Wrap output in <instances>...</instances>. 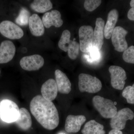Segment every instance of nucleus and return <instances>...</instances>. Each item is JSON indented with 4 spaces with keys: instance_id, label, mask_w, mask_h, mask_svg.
<instances>
[{
    "instance_id": "obj_1",
    "label": "nucleus",
    "mask_w": 134,
    "mask_h": 134,
    "mask_svg": "<svg viewBox=\"0 0 134 134\" xmlns=\"http://www.w3.org/2000/svg\"><path fill=\"white\" fill-rule=\"evenodd\" d=\"M30 109L35 119L46 129L53 130L58 126L59 117L58 110L52 101L42 96L34 97L30 103Z\"/></svg>"
},
{
    "instance_id": "obj_2",
    "label": "nucleus",
    "mask_w": 134,
    "mask_h": 134,
    "mask_svg": "<svg viewBox=\"0 0 134 134\" xmlns=\"http://www.w3.org/2000/svg\"><path fill=\"white\" fill-rule=\"evenodd\" d=\"M92 102L94 107L104 118L111 119L117 113V108L110 99L97 96L93 98Z\"/></svg>"
},
{
    "instance_id": "obj_3",
    "label": "nucleus",
    "mask_w": 134,
    "mask_h": 134,
    "mask_svg": "<svg viewBox=\"0 0 134 134\" xmlns=\"http://www.w3.org/2000/svg\"><path fill=\"white\" fill-rule=\"evenodd\" d=\"M78 79V86L81 92L96 93L102 88L101 81L96 77L82 73L79 74Z\"/></svg>"
},
{
    "instance_id": "obj_4",
    "label": "nucleus",
    "mask_w": 134,
    "mask_h": 134,
    "mask_svg": "<svg viewBox=\"0 0 134 134\" xmlns=\"http://www.w3.org/2000/svg\"><path fill=\"white\" fill-rule=\"evenodd\" d=\"M19 114V107L14 101L4 99L0 103V117L3 121L8 123L15 122Z\"/></svg>"
},
{
    "instance_id": "obj_5",
    "label": "nucleus",
    "mask_w": 134,
    "mask_h": 134,
    "mask_svg": "<svg viewBox=\"0 0 134 134\" xmlns=\"http://www.w3.org/2000/svg\"><path fill=\"white\" fill-rule=\"evenodd\" d=\"M0 33L11 40L20 39L24 35L23 30L20 26L9 20L3 21L0 23Z\"/></svg>"
},
{
    "instance_id": "obj_6",
    "label": "nucleus",
    "mask_w": 134,
    "mask_h": 134,
    "mask_svg": "<svg viewBox=\"0 0 134 134\" xmlns=\"http://www.w3.org/2000/svg\"><path fill=\"white\" fill-rule=\"evenodd\" d=\"M93 28L90 25H83L79 29L80 49L82 52H90L93 47Z\"/></svg>"
},
{
    "instance_id": "obj_7",
    "label": "nucleus",
    "mask_w": 134,
    "mask_h": 134,
    "mask_svg": "<svg viewBox=\"0 0 134 134\" xmlns=\"http://www.w3.org/2000/svg\"><path fill=\"white\" fill-rule=\"evenodd\" d=\"M134 118V113L131 109L125 108L120 110L111 118L110 125L113 129L122 130L126 126L127 121Z\"/></svg>"
},
{
    "instance_id": "obj_8",
    "label": "nucleus",
    "mask_w": 134,
    "mask_h": 134,
    "mask_svg": "<svg viewBox=\"0 0 134 134\" xmlns=\"http://www.w3.org/2000/svg\"><path fill=\"white\" fill-rule=\"evenodd\" d=\"M108 70L111 75V83L113 88L117 90H122L127 79L125 70L119 66H111Z\"/></svg>"
},
{
    "instance_id": "obj_9",
    "label": "nucleus",
    "mask_w": 134,
    "mask_h": 134,
    "mask_svg": "<svg viewBox=\"0 0 134 134\" xmlns=\"http://www.w3.org/2000/svg\"><path fill=\"white\" fill-rule=\"evenodd\" d=\"M128 31L120 26L115 27L112 34L111 41L114 49L119 52H124L128 48L126 37Z\"/></svg>"
},
{
    "instance_id": "obj_10",
    "label": "nucleus",
    "mask_w": 134,
    "mask_h": 134,
    "mask_svg": "<svg viewBox=\"0 0 134 134\" xmlns=\"http://www.w3.org/2000/svg\"><path fill=\"white\" fill-rule=\"evenodd\" d=\"M20 66L23 69L28 71L38 70L44 66V60L39 54L24 56L20 60Z\"/></svg>"
},
{
    "instance_id": "obj_11",
    "label": "nucleus",
    "mask_w": 134,
    "mask_h": 134,
    "mask_svg": "<svg viewBox=\"0 0 134 134\" xmlns=\"http://www.w3.org/2000/svg\"><path fill=\"white\" fill-rule=\"evenodd\" d=\"M15 52V46L12 41H2L0 45V64L7 63L12 60Z\"/></svg>"
},
{
    "instance_id": "obj_12",
    "label": "nucleus",
    "mask_w": 134,
    "mask_h": 134,
    "mask_svg": "<svg viewBox=\"0 0 134 134\" xmlns=\"http://www.w3.org/2000/svg\"><path fill=\"white\" fill-rule=\"evenodd\" d=\"M44 26L49 29L52 26L59 28L63 24L60 12L57 10H53L50 12H46L43 15L42 19Z\"/></svg>"
},
{
    "instance_id": "obj_13",
    "label": "nucleus",
    "mask_w": 134,
    "mask_h": 134,
    "mask_svg": "<svg viewBox=\"0 0 134 134\" xmlns=\"http://www.w3.org/2000/svg\"><path fill=\"white\" fill-rule=\"evenodd\" d=\"M86 120L84 115H69L65 121V130L68 133H77L80 130L82 125Z\"/></svg>"
},
{
    "instance_id": "obj_14",
    "label": "nucleus",
    "mask_w": 134,
    "mask_h": 134,
    "mask_svg": "<svg viewBox=\"0 0 134 134\" xmlns=\"http://www.w3.org/2000/svg\"><path fill=\"white\" fill-rule=\"evenodd\" d=\"M105 21L101 18L96 19V27L93 31V47L99 50L104 43Z\"/></svg>"
},
{
    "instance_id": "obj_15",
    "label": "nucleus",
    "mask_w": 134,
    "mask_h": 134,
    "mask_svg": "<svg viewBox=\"0 0 134 134\" xmlns=\"http://www.w3.org/2000/svg\"><path fill=\"white\" fill-rule=\"evenodd\" d=\"M55 82L58 91L63 94H68L71 90V83L65 73L59 69L55 71Z\"/></svg>"
},
{
    "instance_id": "obj_16",
    "label": "nucleus",
    "mask_w": 134,
    "mask_h": 134,
    "mask_svg": "<svg viewBox=\"0 0 134 134\" xmlns=\"http://www.w3.org/2000/svg\"><path fill=\"white\" fill-rule=\"evenodd\" d=\"M58 88L55 80L50 79L43 84L41 88L42 97L46 100L52 101L57 97Z\"/></svg>"
},
{
    "instance_id": "obj_17",
    "label": "nucleus",
    "mask_w": 134,
    "mask_h": 134,
    "mask_svg": "<svg viewBox=\"0 0 134 134\" xmlns=\"http://www.w3.org/2000/svg\"><path fill=\"white\" fill-rule=\"evenodd\" d=\"M29 27L31 33L35 37H41L45 32L44 26L42 19L37 14H34L30 16Z\"/></svg>"
},
{
    "instance_id": "obj_18",
    "label": "nucleus",
    "mask_w": 134,
    "mask_h": 134,
    "mask_svg": "<svg viewBox=\"0 0 134 134\" xmlns=\"http://www.w3.org/2000/svg\"><path fill=\"white\" fill-rule=\"evenodd\" d=\"M119 17V13L117 10H111L108 13L107 21L105 25L104 30V36L107 39H109L111 38Z\"/></svg>"
},
{
    "instance_id": "obj_19",
    "label": "nucleus",
    "mask_w": 134,
    "mask_h": 134,
    "mask_svg": "<svg viewBox=\"0 0 134 134\" xmlns=\"http://www.w3.org/2000/svg\"><path fill=\"white\" fill-rule=\"evenodd\" d=\"M15 122L23 130H27L30 128L32 121L31 116L28 110L25 108L19 109V116Z\"/></svg>"
},
{
    "instance_id": "obj_20",
    "label": "nucleus",
    "mask_w": 134,
    "mask_h": 134,
    "mask_svg": "<svg viewBox=\"0 0 134 134\" xmlns=\"http://www.w3.org/2000/svg\"><path fill=\"white\" fill-rule=\"evenodd\" d=\"M103 125L94 120L86 122L82 130V134H105Z\"/></svg>"
},
{
    "instance_id": "obj_21",
    "label": "nucleus",
    "mask_w": 134,
    "mask_h": 134,
    "mask_svg": "<svg viewBox=\"0 0 134 134\" xmlns=\"http://www.w3.org/2000/svg\"><path fill=\"white\" fill-rule=\"evenodd\" d=\"M30 7L35 12L44 13L52 9L53 5L49 0H35L31 3Z\"/></svg>"
},
{
    "instance_id": "obj_22",
    "label": "nucleus",
    "mask_w": 134,
    "mask_h": 134,
    "mask_svg": "<svg viewBox=\"0 0 134 134\" xmlns=\"http://www.w3.org/2000/svg\"><path fill=\"white\" fill-rule=\"evenodd\" d=\"M71 33L68 30H65L63 32L59 41L58 43L59 48L65 52H67L68 47L71 42Z\"/></svg>"
},
{
    "instance_id": "obj_23",
    "label": "nucleus",
    "mask_w": 134,
    "mask_h": 134,
    "mask_svg": "<svg viewBox=\"0 0 134 134\" xmlns=\"http://www.w3.org/2000/svg\"><path fill=\"white\" fill-rule=\"evenodd\" d=\"M80 45L75 41H71L68 47V52L69 57L71 59H76L79 54Z\"/></svg>"
},
{
    "instance_id": "obj_24",
    "label": "nucleus",
    "mask_w": 134,
    "mask_h": 134,
    "mask_svg": "<svg viewBox=\"0 0 134 134\" xmlns=\"http://www.w3.org/2000/svg\"><path fill=\"white\" fill-rule=\"evenodd\" d=\"M30 13L28 10L22 8L16 19V23L21 26H25L29 23Z\"/></svg>"
},
{
    "instance_id": "obj_25",
    "label": "nucleus",
    "mask_w": 134,
    "mask_h": 134,
    "mask_svg": "<svg viewBox=\"0 0 134 134\" xmlns=\"http://www.w3.org/2000/svg\"><path fill=\"white\" fill-rule=\"evenodd\" d=\"M122 95L126 99L127 103L134 104V83L132 86L126 87L122 91Z\"/></svg>"
},
{
    "instance_id": "obj_26",
    "label": "nucleus",
    "mask_w": 134,
    "mask_h": 134,
    "mask_svg": "<svg viewBox=\"0 0 134 134\" xmlns=\"http://www.w3.org/2000/svg\"><path fill=\"white\" fill-rule=\"evenodd\" d=\"M122 59L125 62L134 64V46L129 47L123 52Z\"/></svg>"
},
{
    "instance_id": "obj_27",
    "label": "nucleus",
    "mask_w": 134,
    "mask_h": 134,
    "mask_svg": "<svg viewBox=\"0 0 134 134\" xmlns=\"http://www.w3.org/2000/svg\"><path fill=\"white\" fill-rule=\"evenodd\" d=\"M100 0H86L84 3L85 8L89 12H92L101 4Z\"/></svg>"
},
{
    "instance_id": "obj_28",
    "label": "nucleus",
    "mask_w": 134,
    "mask_h": 134,
    "mask_svg": "<svg viewBox=\"0 0 134 134\" xmlns=\"http://www.w3.org/2000/svg\"><path fill=\"white\" fill-rule=\"evenodd\" d=\"M90 53L92 60H98L100 58V54L99 50L93 47L90 51Z\"/></svg>"
},
{
    "instance_id": "obj_29",
    "label": "nucleus",
    "mask_w": 134,
    "mask_h": 134,
    "mask_svg": "<svg viewBox=\"0 0 134 134\" xmlns=\"http://www.w3.org/2000/svg\"><path fill=\"white\" fill-rule=\"evenodd\" d=\"M131 8L129 10L127 17L129 20L134 21V0H132L130 2Z\"/></svg>"
},
{
    "instance_id": "obj_30",
    "label": "nucleus",
    "mask_w": 134,
    "mask_h": 134,
    "mask_svg": "<svg viewBox=\"0 0 134 134\" xmlns=\"http://www.w3.org/2000/svg\"><path fill=\"white\" fill-rule=\"evenodd\" d=\"M108 134H123L121 130H118L113 129L109 132Z\"/></svg>"
},
{
    "instance_id": "obj_31",
    "label": "nucleus",
    "mask_w": 134,
    "mask_h": 134,
    "mask_svg": "<svg viewBox=\"0 0 134 134\" xmlns=\"http://www.w3.org/2000/svg\"><path fill=\"white\" fill-rule=\"evenodd\" d=\"M1 70H0V75H1Z\"/></svg>"
},
{
    "instance_id": "obj_32",
    "label": "nucleus",
    "mask_w": 134,
    "mask_h": 134,
    "mask_svg": "<svg viewBox=\"0 0 134 134\" xmlns=\"http://www.w3.org/2000/svg\"><path fill=\"white\" fill-rule=\"evenodd\" d=\"M62 134V133H61V134Z\"/></svg>"
}]
</instances>
